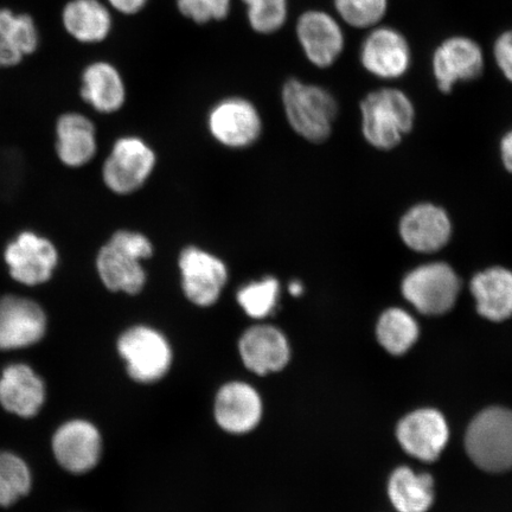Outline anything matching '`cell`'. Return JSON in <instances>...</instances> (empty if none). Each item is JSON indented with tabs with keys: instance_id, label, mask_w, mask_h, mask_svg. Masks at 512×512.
I'll return each instance as SVG.
<instances>
[{
	"instance_id": "obj_29",
	"label": "cell",
	"mask_w": 512,
	"mask_h": 512,
	"mask_svg": "<svg viewBox=\"0 0 512 512\" xmlns=\"http://www.w3.org/2000/svg\"><path fill=\"white\" fill-rule=\"evenodd\" d=\"M280 293V281L273 275H267L240 287L236 292V300L248 317L262 320L277 310Z\"/></svg>"
},
{
	"instance_id": "obj_18",
	"label": "cell",
	"mask_w": 512,
	"mask_h": 512,
	"mask_svg": "<svg viewBox=\"0 0 512 512\" xmlns=\"http://www.w3.org/2000/svg\"><path fill=\"white\" fill-rule=\"evenodd\" d=\"M47 387L28 364L14 363L0 374V406L22 419H32L42 411Z\"/></svg>"
},
{
	"instance_id": "obj_6",
	"label": "cell",
	"mask_w": 512,
	"mask_h": 512,
	"mask_svg": "<svg viewBox=\"0 0 512 512\" xmlns=\"http://www.w3.org/2000/svg\"><path fill=\"white\" fill-rule=\"evenodd\" d=\"M156 165V152L143 138L121 137L102 164V182L115 195H132L149 181Z\"/></svg>"
},
{
	"instance_id": "obj_23",
	"label": "cell",
	"mask_w": 512,
	"mask_h": 512,
	"mask_svg": "<svg viewBox=\"0 0 512 512\" xmlns=\"http://www.w3.org/2000/svg\"><path fill=\"white\" fill-rule=\"evenodd\" d=\"M470 292L480 316L491 322L512 317V271L503 266L485 268L473 275Z\"/></svg>"
},
{
	"instance_id": "obj_11",
	"label": "cell",
	"mask_w": 512,
	"mask_h": 512,
	"mask_svg": "<svg viewBox=\"0 0 512 512\" xmlns=\"http://www.w3.org/2000/svg\"><path fill=\"white\" fill-rule=\"evenodd\" d=\"M207 124L211 137L233 150L254 145L264 130L258 108L242 96H229L216 102L209 111Z\"/></svg>"
},
{
	"instance_id": "obj_10",
	"label": "cell",
	"mask_w": 512,
	"mask_h": 512,
	"mask_svg": "<svg viewBox=\"0 0 512 512\" xmlns=\"http://www.w3.org/2000/svg\"><path fill=\"white\" fill-rule=\"evenodd\" d=\"M431 66L439 91L450 94L458 83L475 81L483 75L485 55L475 38L452 35L435 47Z\"/></svg>"
},
{
	"instance_id": "obj_1",
	"label": "cell",
	"mask_w": 512,
	"mask_h": 512,
	"mask_svg": "<svg viewBox=\"0 0 512 512\" xmlns=\"http://www.w3.org/2000/svg\"><path fill=\"white\" fill-rule=\"evenodd\" d=\"M281 102L288 125L299 137L313 144L330 138L339 105L329 89L293 78L284 83Z\"/></svg>"
},
{
	"instance_id": "obj_35",
	"label": "cell",
	"mask_w": 512,
	"mask_h": 512,
	"mask_svg": "<svg viewBox=\"0 0 512 512\" xmlns=\"http://www.w3.org/2000/svg\"><path fill=\"white\" fill-rule=\"evenodd\" d=\"M492 55L499 72L512 83V28L502 31L496 37Z\"/></svg>"
},
{
	"instance_id": "obj_28",
	"label": "cell",
	"mask_w": 512,
	"mask_h": 512,
	"mask_svg": "<svg viewBox=\"0 0 512 512\" xmlns=\"http://www.w3.org/2000/svg\"><path fill=\"white\" fill-rule=\"evenodd\" d=\"M32 473L18 454L0 451V508H10L30 494Z\"/></svg>"
},
{
	"instance_id": "obj_15",
	"label": "cell",
	"mask_w": 512,
	"mask_h": 512,
	"mask_svg": "<svg viewBox=\"0 0 512 512\" xmlns=\"http://www.w3.org/2000/svg\"><path fill=\"white\" fill-rule=\"evenodd\" d=\"M453 226L450 215L444 208L430 202L415 204L402 215L399 234L411 251L434 254L448 245Z\"/></svg>"
},
{
	"instance_id": "obj_25",
	"label": "cell",
	"mask_w": 512,
	"mask_h": 512,
	"mask_svg": "<svg viewBox=\"0 0 512 512\" xmlns=\"http://www.w3.org/2000/svg\"><path fill=\"white\" fill-rule=\"evenodd\" d=\"M38 47V31L34 19L0 10V68L14 67Z\"/></svg>"
},
{
	"instance_id": "obj_14",
	"label": "cell",
	"mask_w": 512,
	"mask_h": 512,
	"mask_svg": "<svg viewBox=\"0 0 512 512\" xmlns=\"http://www.w3.org/2000/svg\"><path fill=\"white\" fill-rule=\"evenodd\" d=\"M56 462L73 475L95 469L102 456L101 433L92 422L73 419L64 422L51 438Z\"/></svg>"
},
{
	"instance_id": "obj_16",
	"label": "cell",
	"mask_w": 512,
	"mask_h": 512,
	"mask_svg": "<svg viewBox=\"0 0 512 512\" xmlns=\"http://www.w3.org/2000/svg\"><path fill=\"white\" fill-rule=\"evenodd\" d=\"M239 352L245 367L259 376L278 373L291 358L290 343L284 332L268 324L254 325L243 332Z\"/></svg>"
},
{
	"instance_id": "obj_3",
	"label": "cell",
	"mask_w": 512,
	"mask_h": 512,
	"mask_svg": "<svg viewBox=\"0 0 512 512\" xmlns=\"http://www.w3.org/2000/svg\"><path fill=\"white\" fill-rule=\"evenodd\" d=\"M462 280L451 265L432 261L409 271L401 281L403 298L425 316H441L456 305Z\"/></svg>"
},
{
	"instance_id": "obj_12",
	"label": "cell",
	"mask_w": 512,
	"mask_h": 512,
	"mask_svg": "<svg viewBox=\"0 0 512 512\" xmlns=\"http://www.w3.org/2000/svg\"><path fill=\"white\" fill-rule=\"evenodd\" d=\"M296 36L306 60L319 69L334 66L347 46L342 22L330 12L320 9L300 14Z\"/></svg>"
},
{
	"instance_id": "obj_26",
	"label": "cell",
	"mask_w": 512,
	"mask_h": 512,
	"mask_svg": "<svg viewBox=\"0 0 512 512\" xmlns=\"http://www.w3.org/2000/svg\"><path fill=\"white\" fill-rule=\"evenodd\" d=\"M390 501L399 512H427L434 501L433 478L427 473L400 467L389 479Z\"/></svg>"
},
{
	"instance_id": "obj_32",
	"label": "cell",
	"mask_w": 512,
	"mask_h": 512,
	"mask_svg": "<svg viewBox=\"0 0 512 512\" xmlns=\"http://www.w3.org/2000/svg\"><path fill=\"white\" fill-rule=\"evenodd\" d=\"M179 14L198 25L224 21L233 0H177Z\"/></svg>"
},
{
	"instance_id": "obj_9",
	"label": "cell",
	"mask_w": 512,
	"mask_h": 512,
	"mask_svg": "<svg viewBox=\"0 0 512 512\" xmlns=\"http://www.w3.org/2000/svg\"><path fill=\"white\" fill-rule=\"evenodd\" d=\"M358 57L368 74L383 81H394L403 78L411 69L413 51L401 30L380 24L368 30Z\"/></svg>"
},
{
	"instance_id": "obj_17",
	"label": "cell",
	"mask_w": 512,
	"mask_h": 512,
	"mask_svg": "<svg viewBox=\"0 0 512 512\" xmlns=\"http://www.w3.org/2000/svg\"><path fill=\"white\" fill-rule=\"evenodd\" d=\"M264 413L261 396L251 384L229 382L219 390L214 405L217 425L230 434H246L255 430Z\"/></svg>"
},
{
	"instance_id": "obj_20",
	"label": "cell",
	"mask_w": 512,
	"mask_h": 512,
	"mask_svg": "<svg viewBox=\"0 0 512 512\" xmlns=\"http://www.w3.org/2000/svg\"><path fill=\"white\" fill-rule=\"evenodd\" d=\"M55 152L69 169L91 163L98 153V133L93 121L79 112L60 115L55 125Z\"/></svg>"
},
{
	"instance_id": "obj_4",
	"label": "cell",
	"mask_w": 512,
	"mask_h": 512,
	"mask_svg": "<svg viewBox=\"0 0 512 512\" xmlns=\"http://www.w3.org/2000/svg\"><path fill=\"white\" fill-rule=\"evenodd\" d=\"M466 451L480 469L502 472L512 467V412L489 408L471 422Z\"/></svg>"
},
{
	"instance_id": "obj_5",
	"label": "cell",
	"mask_w": 512,
	"mask_h": 512,
	"mask_svg": "<svg viewBox=\"0 0 512 512\" xmlns=\"http://www.w3.org/2000/svg\"><path fill=\"white\" fill-rule=\"evenodd\" d=\"M3 260L17 284L38 287L54 278L60 266V252L47 236L23 230L5 246Z\"/></svg>"
},
{
	"instance_id": "obj_22",
	"label": "cell",
	"mask_w": 512,
	"mask_h": 512,
	"mask_svg": "<svg viewBox=\"0 0 512 512\" xmlns=\"http://www.w3.org/2000/svg\"><path fill=\"white\" fill-rule=\"evenodd\" d=\"M80 94L87 105L101 114L119 112L127 98L123 75L106 61L94 62L83 70Z\"/></svg>"
},
{
	"instance_id": "obj_21",
	"label": "cell",
	"mask_w": 512,
	"mask_h": 512,
	"mask_svg": "<svg viewBox=\"0 0 512 512\" xmlns=\"http://www.w3.org/2000/svg\"><path fill=\"white\" fill-rule=\"evenodd\" d=\"M143 262L108 240L96 254L95 268L108 291L137 296L147 283Z\"/></svg>"
},
{
	"instance_id": "obj_8",
	"label": "cell",
	"mask_w": 512,
	"mask_h": 512,
	"mask_svg": "<svg viewBox=\"0 0 512 512\" xmlns=\"http://www.w3.org/2000/svg\"><path fill=\"white\" fill-rule=\"evenodd\" d=\"M178 270L185 298L198 307L214 306L229 280V270L219 256L201 247L187 246L178 256Z\"/></svg>"
},
{
	"instance_id": "obj_34",
	"label": "cell",
	"mask_w": 512,
	"mask_h": 512,
	"mask_svg": "<svg viewBox=\"0 0 512 512\" xmlns=\"http://www.w3.org/2000/svg\"><path fill=\"white\" fill-rule=\"evenodd\" d=\"M108 240L142 261L151 259L155 254V246L152 241L145 234L136 232V230L119 229Z\"/></svg>"
},
{
	"instance_id": "obj_2",
	"label": "cell",
	"mask_w": 512,
	"mask_h": 512,
	"mask_svg": "<svg viewBox=\"0 0 512 512\" xmlns=\"http://www.w3.org/2000/svg\"><path fill=\"white\" fill-rule=\"evenodd\" d=\"M362 134L377 150L399 146L415 124V108L398 88L384 87L364 96L360 104Z\"/></svg>"
},
{
	"instance_id": "obj_13",
	"label": "cell",
	"mask_w": 512,
	"mask_h": 512,
	"mask_svg": "<svg viewBox=\"0 0 512 512\" xmlns=\"http://www.w3.org/2000/svg\"><path fill=\"white\" fill-rule=\"evenodd\" d=\"M47 331V312L36 300L18 294L0 297V350L34 347Z\"/></svg>"
},
{
	"instance_id": "obj_24",
	"label": "cell",
	"mask_w": 512,
	"mask_h": 512,
	"mask_svg": "<svg viewBox=\"0 0 512 512\" xmlns=\"http://www.w3.org/2000/svg\"><path fill=\"white\" fill-rule=\"evenodd\" d=\"M62 22L70 36L86 44L104 42L113 28L110 6L100 0H70Z\"/></svg>"
},
{
	"instance_id": "obj_36",
	"label": "cell",
	"mask_w": 512,
	"mask_h": 512,
	"mask_svg": "<svg viewBox=\"0 0 512 512\" xmlns=\"http://www.w3.org/2000/svg\"><path fill=\"white\" fill-rule=\"evenodd\" d=\"M150 0H107L108 6L121 15L134 16L142 12Z\"/></svg>"
},
{
	"instance_id": "obj_27",
	"label": "cell",
	"mask_w": 512,
	"mask_h": 512,
	"mask_svg": "<svg viewBox=\"0 0 512 512\" xmlns=\"http://www.w3.org/2000/svg\"><path fill=\"white\" fill-rule=\"evenodd\" d=\"M376 335L390 354L402 355L418 341L419 325L411 313L392 307L382 313L377 322Z\"/></svg>"
},
{
	"instance_id": "obj_30",
	"label": "cell",
	"mask_w": 512,
	"mask_h": 512,
	"mask_svg": "<svg viewBox=\"0 0 512 512\" xmlns=\"http://www.w3.org/2000/svg\"><path fill=\"white\" fill-rule=\"evenodd\" d=\"M336 17L357 30H370L383 23L389 0H332Z\"/></svg>"
},
{
	"instance_id": "obj_7",
	"label": "cell",
	"mask_w": 512,
	"mask_h": 512,
	"mask_svg": "<svg viewBox=\"0 0 512 512\" xmlns=\"http://www.w3.org/2000/svg\"><path fill=\"white\" fill-rule=\"evenodd\" d=\"M119 355L133 381L150 384L162 380L172 364V348L166 337L147 325H134L120 335Z\"/></svg>"
},
{
	"instance_id": "obj_33",
	"label": "cell",
	"mask_w": 512,
	"mask_h": 512,
	"mask_svg": "<svg viewBox=\"0 0 512 512\" xmlns=\"http://www.w3.org/2000/svg\"><path fill=\"white\" fill-rule=\"evenodd\" d=\"M23 160L19 153L0 150V196H10L22 181Z\"/></svg>"
},
{
	"instance_id": "obj_19",
	"label": "cell",
	"mask_w": 512,
	"mask_h": 512,
	"mask_svg": "<svg viewBox=\"0 0 512 512\" xmlns=\"http://www.w3.org/2000/svg\"><path fill=\"white\" fill-rule=\"evenodd\" d=\"M446 420L435 409H419L406 416L398 426V440L411 456L434 462L448 441Z\"/></svg>"
},
{
	"instance_id": "obj_31",
	"label": "cell",
	"mask_w": 512,
	"mask_h": 512,
	"mask_svg": "<svg viewBox=\"0 0 512 512\" xmlns=\"http://www.w3.org/2000/svg\"><path fill=\"white\" fill-rule=\"evenodd\" d=\"M248 24L259 35H273L285 27L290 5L288 0H242Z\"/></svg>"
},
{
	"instance_id": "obj_37",
	"label": "cell",
	"mask_w": 512,
	"mask_h": 512,
	"mask_svg": "<svg viewBox=\"0 0 512 512\" xmlns=\"http://www.w3.org/2000/svg\"><path fill=\"white\" fill-rule=\"evenodd\" d=\"M501 158L504 168L512 174V130L501 140Z\"/></svg>"
},
{
	"instance_id": "obj_38",
	"label": "cell",
	"mask_w": 512,
	"mask_h": 512,
	"mask_svg": "<svg viewBox=\"0 0 512 512\" xmlns=\"http://www.w3.org/2000/svg\"><path fill=\"white\" fill-rule=\"evenodd\" d=\"M288 292H290L291 296L293 297H299L302 296L304 292V286L302 283H299V281L294 280L290 285H288Z\"/></svg>"
}]
</instances>
